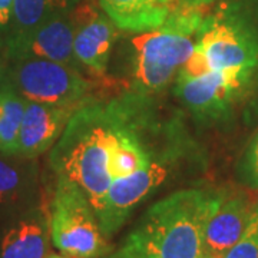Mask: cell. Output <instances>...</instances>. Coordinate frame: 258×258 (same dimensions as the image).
<instances>
[{
  "label": "cell",
  "instance_id": "2",
  "mask_svg": "<svg viewBox=\"0 0 258 258\" xmlns=\"http://www.w3.org/2000/svg\"><path fill=\"white\" fill-rule=\"evenodd\" d=\"M218 197L198 188L176 191L154 204L129 237L155 258H201Z\"/></svg>",
  "mask_w": 258,
  "mask_h": 258
},
{
  "label": "cell",
  "instance_id": "7",
  "mask_svg": "<svg viewBox=\"0 0 258 258\" xmlns=\"http://www.w3.org/2000/svg\"><path fill=\"white\" fill-rule=\"evenodd\" d=\"M168 176V166L152 159L134 174L112 181L101 210L96 212L105 237L109 238L118 232L134 210L155 192Z\"/></svg>",
  "mask_w": 258,
  "mask_h": 258
},
{
  "label": "cell",
  "instance_id": "20",
  "mask_svg": "<svg viewBox=\"0 0 258 258\" xmlns=\"http://www.w3.org/2000/svg\"><path fill=\"white\" fill-rule=\"evenodd\" d=\"M113 255L115 258H155L154 255H151L147 249L142 248L138 242L134 238H131L129 235L125 242L122 244V247L113 252Z\"/></svg>",
  "mask_w": 258,
  "mask_h": 258
},
{
  "label": "cell",
  "instance_id": "8",
  "mask_svg": "<svg viewBox=\"0 0 258 258\" xmlns=\"http://www.w3.org/2000/svg\"><path fill=\"white\" fill-rule=\"evenodd\" d=\"M74 23L69 13L47 19L36 28L12 33L8 40V56L16 59H46L76 68L74 50Z\"/></svg>",
  "mask_w": 258,
  "mask_h": 258
},
{
  "label": "cell",
  "instance_id": "1",
  "mask_svg": "<svg viewBox=\"0 0 258 258\" xmlns=\"http://www.w3.org/2000/svg\"><path fill=\"white\" fill-rule=\"evenodd\" d=\"M139 102L88 101L75 112L50 152L57 176L81 186L95 212L101 210L112 184L111 161L120 135L128 128Z\"/></svg>",
  "mask_w": 258,
  "mask_h": 258
},
{
  "label": "cell",
  "instance_id": "3",
  "mask_svg": "<svg viewBox=\"0 0 258 258\" xmlns=\"http://www.w3.org/2000/svg\"><path fill=\"white\" fill-rule=\"evenodd\" d=\"M258 66V36L254 29L231 13L204 19L192 55L176 78H198L211 71L254 72Z\"/></svg>",
  "mask_w": 258,
  "mask_h": 258
},
{
  "label": "cell",
  "instance_id": "19",
  "mask_svg": "<svg viewBox=\"0 0 258 258\" xmlns=\"http://www.w3.org/2000/svg\"><path fill=\"white\" fill-rule=\"evenodd\" d=\"M238 175L245 184L258 188V132L240 161Z\"/></svg>",
  "mask_w": 258,
  "mask_h": 258
},
{
  "label": "cell",
  "instance_id": "17",
  "mask_svg": "<svg viewBox=\"0 0 258 258\" xmlns=\"http://www.w3.org/2000/svg\"><path fill=\"white\" fill-rule=\"evenodd\" d=\"M222 258H258V205L251 214L242 235Z\"/></svg>",
  "mask_w": 258,
  "mask_h": 258
},
{
  "label": "cell",
  "instance_id": "9",
  "mask_svg": "<svg viewBox=\"0 0 258 258\" xmlns=\"http://www.w3.org/2000/svg\"><path fill=\"white\" fill-rule=\"evenodd\" d=\"M251 75L242 71H211L191 79L176 78L175 93L198 118H217L249 82Z\"/></svg>",
  "mask_w": 258,
  "mask_h": 258
},
{
  "label": "cell",
  "instance_id": "25",
  "mask_svg": "<svg viewBox=\"0 0 258 258\" xmlns=\"http://www.w3.org/2000/svg\"><path fill=\"white\" fill-rule=\"evenodd\" d=\"M201 258H214V257H210V255H203Z\"/></svg>",
  "mask_w": 258,
  "mask_h": 258
},
{
  "label": "cell",
  "instance_id": "13",
  "mask_svg": "<svg viewBox=\"0 0 258 258\" xmlns=\"http://www.w3.org/2000/svg\"><path fill=\"white\" fill-rule=\"evenodd\" d=\"M105 15L120 30L144 33L165 23L178 0H98Z\"/></svg>",
  "mask_w": 258,
  "mask_h": 258
},
{
  "label": "cell",
  "instance_id": "23",
  "mask_svg": "<svg viewBox=\"0 0 258 258\" xmlns=\"http://www.w3.org/2000/svg\"><path fill=\"white\" fill-rule=\"evenodd\" d=\"M3 81H5V79H3V72L0 71V83L3 82Z\"/></svg>",
  "mask_w": 258,
  "mask_h": 258
},
{
  "label": "cell",
  "instance_id": "21",
  "mask_svg": "<svg viewBox=\"0 0 258 258\" xmlns=\"http://www.w3.org/2000/svg\"><path fill=\"white\" fill-rule=\"evenodd\" d=\"M179 3L182 5H186V6H194V8H203L208 3H212L215 0H178Z\"/></svg>",
  "mask_w": 258,
  "mask_h": 258
},
{
  "label": "cell",
  "instance_id": "12",
  "mask_svg": "<svg viewBox=\"0 0 258 258\" xmlns=\"http://www.w3.org/2000/svg\"><path fill=\"white\" fill-rule=\"evenodd\" d=\"M252 211V204L245 194H220L207 224L204 255L224 257L242 235Z\"/></svg>",
  "mask_w": 258,
  "mask_h": 258
},
{
  "label": "cell",
  "instance_id": "10",
  "mask_svg": "<svg viewBox=\"0 0 258 258\" xmlns=\"http://www.w3.org/2000/svg\"><path fill=\"white\" fill-rule=\"evenodd\" d=\"M71 19L74 23V50L78 63L95 76H103L118 36L116 26L89 3L75 8Z\"/></svg>",
  "mask_w": 258,
  "mask_h": 258
},
{
  "label": "cell",
  "instance_id": "16",
  "mask_svg": "<svg viewBox=\"0 0 258 258\" xmlns=\"http://www.w3.org/2000/svg\"><path fill=\"white\" fill-rule=\"evenodd\" d=\"M78 0H15L12 25L13 33L28 32L47 19L69 13Z\"/></svg>",
  "mask_w": 258,
  "mask_h": 258
},
{
  "label": "cell",
  "instance_id": "4",
  "mask_svg": "<svg viewBox=\"0 0 258 258\" xmlns=\"http://www.w3.org/2000/svg\"><path fill=\"white\" fill-rule=\"evenodd\" d=\"M49 232L56 248L72 257L103 258L111 251L88 197L81 186L64 176H57Z\"/></svg>",
  "mask_w": 258,
  "mask_h": 258
},
{
  "label": "cell",
  "instance_id": "14",
  "mask_svg": "<svg viewBox=\"0 0 258 258\" xmlns=\"http://www.w3.org/2000/svg\"><path fill=\"white\" fill-rule=\"evenodd\" d=\"M49 235V225L42 217H26L3 234L0 258H46Z\"/></svg>",
  "mask_w": 258,
  "mask_h": 258
},
{
  "label": "cell",
  "instance_id": "15",
  "mask_svg": "<svg viewBox=\"0 0 258 258\" xmlns=\"http://www.w3.org/2000/svg\"><path fill=\"white\" fill-rule=\"evenodd\" d=\"M28 101L8 81L0 83V151L18 155L19 132Z\"/></svg>",
  "mask_w": 258,
  "mask_h": 258
},
{
  "label": "cell",
  "instance_id": "6",
  "mask_svg": "<svg viewBox=\"0 0 258 258\" xmlns=\"http://www.w3.org/2000/svg\"><path fill=\"white\" fill-rule=\"evenodd\" d=\"M9 81L26 101L82 106L91 101L93 83L75 66L46 59H16L8 71Z\"/></svg>",
  "mask_w": 258,
  "mask_h": 258
},
{
  "label": "cell",
  "instance_id": "24",
  "mask_svg": "<svg viewBox=\"0 0 258 258\" xmlns=\"http://www.w3.org/2000/svg\"><path fill=\"white\" fill-rule=\"evenodd\" d=\"M103 258H115V255H113V254H111V255H105Z\"/></svg>",
  "mask_w": 258,
  "mask_h": 258
},
{
  "label": "cell",
  "instance_id": "18",
  "mask_svg": "<svg viewBox=\"0 0 258 258\" xmlns=\"http://www.w3.org/2000/svg\"><path fill=\"white\" fill-rule=\"evenodd\" d=\"M6 154L0 151V207L18 201L22 191V176L16 166L5 159Z\"/></svg>",
  "mask_w": 258,
  "mask_h": 258
},
{
  "label": "cell",
  "instance_id": "11",
  "mask_svg": "<svg viewBox=\"0 0 258 258\" xmlns=\"http://www.w3.org/2000/svg\"><path fill=\"white\" fill-rule=\"evenodd\" d=\"M79 108L28 101L19 132V157L30 159L49 151L60 138L69 119Z\"/></svg>",
  "mask_w": 258,
  "mask_h": 258
},
{
  "label": "cell",
  "instance_id": "5",
  "mask_svg": "<svg viewBox=\"0 0 258 258\" xmlns=\"http://www.w3.org/2000/svg\"><path fill=\"white\" fill-rule=\"evenodd\" d=\"M194 35L164 23L131 40L134 50V86L138 92L162 91L192 55Z\"/></svg>",
  "mask_w": 258,
  "mask_h": 258
},
{
  "label": "cell",
  "instance_id": "22",
  "mask_svg": "<svg viewBox=\"0 0 258 258\" xmlns=\"http://www.w3.org/2000/svg\"><path fill=\"white\" fill-rule=\"evenodd\" d=\"M46 258H76V257L68 255V254H63V252H60V254H55V252H50V254H47Z\"/></svg>",
  "mask_w": 258,
  "mask_h": 258
}]
</instances>
